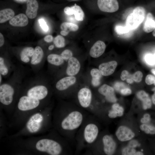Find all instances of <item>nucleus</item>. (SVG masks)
<instances>
[{
	"mask_svg": "<svg viewBox=\"0 0 155 155\" xmlns=\"http://www.w3.org/2000/svg\"><path fill=\"white\" fill-rule=\"evenodd\" d=\"M106 48V45L104 42L100 40H98L90 48L89 55L93 58H98L104 53Z\"/></svg>",
	"mask_w": 155,
	"mask_h": 155,
	"instance_id": "aec40b11",
	"label": "nucleus"
},
{
	"mask_svg": "<svg viewBox=\"0 0 155 155\" xmlns=\"http://www.w3.org/2000/svg\"><path fill=\"white\" fill-rule=\"evenodd\" d=\"M64 11L67 15L74 14L75 19L79 21H82L84 16V12L81 8L78 5H75L71 7H65Z\"/></svg>",
	"mask_w": 155,
	"mask_h": 155,
	"instance_id": "4be33fe9",
	"label": "nucleus"
},
{
	"mask_svg": "<svg viewBox=\"0 0 155 155\" xmlns=\"http://www.w3.org/2000/svg\"><path fill=\"white\" fill-rule=\"evenodd\" d=\"M115 30L117 34L121 35L128 32L130 29L127 26H116Z\"/></svg>",
	"mask_w": 155,
	"mask_h": 155,
	"instance_id": "c9c22d12",
	"label": "nucleus"
},
{
	"mask_svg": "<svg viewBox=\"0 0 155 155\" xmlns=\"http://www.w3.org/2000/svg\"><path fill=\"white\" fill-rule=\"evenodd\" d=\"M154 85H155V81H154Z\"/></svg>",
	"mask_w": 155,
	"mask_h": 155,
	"instance_id": "4d7b16f0",
	"label": "nucleus"
},
{
	"mask_svg": "<svg viewBox=\"0 0 155 155\" xmlns=\"http://www.w3.org/2000/svg\"><path fill=\"white\" fill-rule=\"evenodd\" d=\"M84 61L75 56L71 57L65 66L54 75L55 79L65 76L80 75Z\"/></svg>",
	"mask_w": 155,
	"mask_h": 155,
	"instance_id": "39448f33",
	"label": "nucleus"
},
{
	"mask_svg": "<svg viewBox=\"0 0 155 155\" xmlns=\"http://www.w3.org/2000/svg\"><path fill=\"white\" fill-rule=\"evenodd\" d=\"M4 37L2 34L0 33V46L2 47L4 44Z\"/></svg>",
	"mask_w": 155,
	"mask_h": 155,
	"instance_id": "a18cd8bd",
	"label": "nucleus"
},
{
	"mask_svg": "<svg viewBox=\"0 0 155 155\" xmlns=\"http://www.w3.org/2000/svg\"><path fill=\"white\" fill-rule=\"evenodd\" d=\"M123 108L119 104L115 103L112 106L111 109L108 113V116L111 119H114L122 116L124 114Z\"/></svg>",
	"mask_w": 155,
	"mask_h": 155,
	"instance_id": "bb28decb",
	"label": "nucleus"
},
{
	"mask_svg": "<svg viewBox=\"0 0 155 155\" xmlns=\"http://www.w3.org/2000/svg\"><path fill=\"white\" fill-rule=\"evenodd\" d=\"M80 78L81 75L65 76L56 79L53 89L58 94L65 95L71 90L78 89L81 84Z\"/></svg>",
	"mask_w": 155,
	"mask_h": 155,
	"instance_id": "7ed1b4c3",
	"label": "nucleus"
},
{
	"mask_svg": "<svg viewBox=\"0 0 155 155\" xmlns=\"http://www.w3.org/2000/svg\"><path fill=\"white\" fill-rule=\"evenodd\" d=\"M3 78V76L0 74V84L2 83Z\"/></svg>",
	"mask_w": 155,
	"mask_h": 155,
	"instance_id": "864d4df0",
	"label": "nucleus"
},
{
	"mask_svg": "<svg viewBox=\"0 0 155 155\" xmlns=\"http://www.w3.org/2000/svg\"><path fill=\"white\" fill-rule=\"evenodd\" d=\"M155 80V77L152 75L149 74L146 77L145 82L146 84L150 85L154 84Z\"/></svg>",
	"mask_w": 155,
	"mask_h": 155,
	"instance_id": "a19ab883",
	"label": "nucleus"
},
{
	"mask_svg": "<svg viewBox=\"0 0 155 155\" xmlns=\"http://www.w3.org/2000/svg\"><path fill=\"white\" fill-rule=\"evenodd\" d=\"M53 42L55 46L59 48H63L65 45L64 38L62 36L59 35L55 37Z\"/></svg>",
	"mask_w": 155,
	"mask_h": 155,
	"instance_id": "2f4dec72",
	"label": "nucleus"
},
{
	"mask_svg": "<svg viewBox=\"0 0 155 155\" xmlns=\"http://www.w3.org/2000/svg\"><path fill=\"white\" fill-rule=\"evenodd\" d=\"M45 115L42 113H34L29 117L25 125L24 130L28 133L34 134L39 132L45 122Z\"/></svg>",
	"mask_w": 155,
	"mask_h": 155,
	"instance_id": "6e6552de",
	"label": "nucleus"
},
{
	"mask_svg": "<svg viewBox=\"0 0 155 155\" xmlns=\"http://www.w3.org/2000/svg\"><path fill=\"white\" fill-rule=\"evenodd\" d=\"M138 99L142 102L143 109L144 110L150 108L152 106V101L148 94L145 91L141 90L137 94Z\"/></svg>",
	"mask_w": 155,
	"mask_h": 155,
	"instance_id": "a878e982",
	"label": "nucleus"
},
{
	"mask_svg": "<svg viewBox=\"0 0 155 155\" xmlns=\"http://www.w3.org/2000/svg\"><path fill=\"white\" fill-rule=\"evenodd\" d=\"M61 28L63 30L68 32L69 31H76L79 29L78 26L71 23L65 22L62 23L61 25Z\"/></svg>",
	"mask_w": 155,
	"mask_h": 155,
	"instance_id": "c756f323",
	"label": "nucleus"
},
{
	"mask_svg": "<svg viewBox=\"0 0 155 155\" xmlns=\"http://www.w3.org/2000/svg\"><path fill=\"white\" fill-rule=\"evenodd\" d=\"M86 83L81 84L77 89V98L80 106L87 108L91 105L93 100V94L90 88Z\"/></svg>",
	"mask_w": 155,
	"mask_h": 155,
	"instance_id": "1a4fd4ad",
	"label": "nucleus"
},
{
	"mask_svg": "<svg viewBox=\"0 0 155 155\" xmlns=\"http://www.w3.org/2000/svg\"><path fill=\"white\" fill-rule=\"evenodd\" d=\"M152 34L153 36L155 37V29L153 30V31L152 33Z\"/></svg>",
	"mask_w": 155,
	"mask_h": 155,
	"instance_id": "6e6d98bb",
	"label": "nucleus"
},
{
	"mask_svg": "<svg viewBox=\"0 0 155 155\" xmlns=\"http://www.w3.org/2000/svg\"><path fill=\"white\" fill-rule=\"evenodd\" d=\"M18 3H22L26 2L28 0H14Z\"/></svg>",
	"mask_w": 155,
	"mask_h": 155,
	"instance_id": "3c124183",
	"label": "nucleus"
},
{
	"mask_svg": "<svg viewBox=\"0 0 155 155\" xmlns=\"http://www.w3.org/2000/svg\"><path fill=\"white\" fill-rule=\"evenodd\" d=\"M24 89L20 93L43 101L49 97L53 90L47 80L41 77L32 80Z\"/></svg>",
	"mask_w": 155,
	"mask_h": 155,
	"instance_id": "f03ea898",
	"label": "nucleus"
},
{
	"mask_svg": "<svg viewBox=\"0 0 155 155\" xmlns=\"http://www.w3.org/2000/svg\"><path fill=\"white\" fill-rule=\"evenodd\" d=\"M151 120L150 115L148 113L145 114L140 119V122L142 124H147L149 123Z\"/></svg>",
	"mask_w": 155,
	"mask_h": 155,
	"instance_id": "ea45409f",
	"label": "nucleus"
},
{
	"mask_svg": "<svg viewBox=\"0 0 155 155\" xmlns=\"http://www.w3.org/2000/svg\"><path fill=\"white\" fill-rule=\"evenodd\" d=\"M21 93L16 102L17 108L21 111L26 112L36 110L40 107L44 102Z\"/></svg>",
	"mask_w": 155,
	"mask_h": 155,
	"instance_id": "0eeeda50",
	"label": "nucleus"
},
{
	"mask_svg": "<svg viewBox=\"0 0 155 155\" xmlns=\"http://www.w3.org/2000/svg\"><path fill=\"white\" fill-rule=\"evenodd\" d=\"M60 55L66 62L69 58L74 56L73 52L68 49L64 50Z\"/></svg>",
	"mask_w": 155,
	"mask_h": 155,
	"instance_id": "473e14b6",
	"label": "nucleus"
},
{
	"mask_svg": "<svg viewBox=\"0 0 155 155\" xmlns=\"http://www.w3.org/2000/svg\"><path fill=\"white\" fill-rule=\"evenodd\" d=\"M144 58L146 62L148 65H153L155 64V57L154 55L151 54H147L145 55Z\"/></svg>",
	"mask_w": 155,
	"mask_h": 155,
	"instance_id": "f704fd0d",
	"label": "nucleus"
},
{
	"mask_svg": "<svg viewBox=\"0 0 155 155\" xmlns=\"http://www.w3.org/2000/svg\"><path fill=\"white\" fill-rule=\"evenodd\" d=\"M136 152V150L134 148L129 146L123 149L122 154V155H134Z\"/></svg>",
	"mask_w": 155,
	"mask_h": 155,
	"instance_id": "72a5a7b5",
	"label": "nucleus"
},
{
	"mask_svg": "<svg viewBox=\"0 0 155 155\" xmlns=\"http://www.w3.org/2000/svg\"><path fill=\"white\" fill-rule=\"evenodd\" d=\"M89 83L93 88L98 87L101 84L102 75L98 68H92L89 71Z\"/></svg>",
	"mask_w": 155,
	"mask_h": 155,
	"instance_id": "412c9836",
	"label": "nucleus"
},
{
	"mask_svg": "<svg viewBox=\"0 0 155 155\" xmlns=\"http://www.w3.org/2000/svg\"><path fill=\"white\" fill-rule=\"evenodd\" d=\"M124 85L122 83H116L114 86V87L115 89L117 91L119 90H121V88H123Z\"/></svg>",
	"mask_w": 155,
	"mask_h": 155,
	"instance_id": "37998d69",
	"label": "nucleus"
},
{
	"mask_svg": "<svg viewBox=\"0 0 155 155\" xmlns=\"http://www.w3.org/2000/svg\"><path fill=\"white\" fill-rule=\"evenodd\" d=\"M103 150L107 155H113L115 151L117 145L115 140L110 135H105L102 137Z\"/></svg>",
	"mask_w": 155,
	"mask_h": 155,
	"instance_id": "f3484780",
	"label": "nucleus"
},
{
	"mask_svg": "<svg viewBox=\"0 0 155 155\" xmlns=\"http://www.w3.org/2000/svg\"><path fill=\"white\" fill-rule=\"evenodd\" d=\"M115 135L117 139L121 142L130 140L135 136L134 133L131 129L124 125H121L118 127Z\"/></svg>",
	"mask_w": 155,
	"mask_h": 155,
	"instance_id": "2eb2a0df",
	"label": "nucleus"
},
{
	"mask_svg": "<svg viewBox=\"0 0 155 155\" xmlns=\"http://www.w3.org/2000/svg\"><path fill=\"white\" fill-rule=\"evenodd\" d=\"M127 82L129 84H132L134 81L132 79L129 78L126 80Z\"/></svg>",
	"mask_w": 155,
	"mask_h": 155,
	"instance_id": "09e8293b",
	"label": "nucleus"
},
{
	"mask_svg": "<svg viewBox=\"0 0 155 155\" xmlns=\"http://www.w3.org/2000/svg\"><path fill=\"white\" fill-rule=\"evenodd\" d=\"M34 148L38 152L50 155H59L63 151V147L58 142L49 138H42L35 143Z\"/></svg>",
	"mask_w": 155,
	"mask_h": 155,
	"instance_id": "423d86ee",
	"label": "nucleus"
},
{
	"mask_svg": "<svg viewBox=\"0 0 155 155\" xmlns=\"http://www.w3.org/2000/svg\"><path fill=\"white\" fill-rule=\"evenodd\" d=\"M131 90L128 88H123L120 90L121 94L124 95H130L131 94Z\"/></svg>",
	"mask_w": 155,
	"mask_h": 155,
	"instance_id": "79ce46f5",
	"label": "nucleus"
},
{
	"mask_svg": "<svg viewBox=\"0 0 155 155\" xmlns=\"http://www.w3.org/2000/svg\"><path fill=\"white\" fill-rule=\"evenodd\" d=\"M152 72L155 75V69H153L151 70Z\"/></svg>",
	"mask_w": 155,
	"mask_h": 155,
	"instance_id": "5fc2aeb1",
	"label": "nucleus"
},
{
	"mask_svg": "<svg viewBox=\"0 0 155 155\" xmlns=\"http://www.w3.org/2000/svg\"><path fill=\"white\" fill-rule=\"evenodd\" d=\"M155 29V20L152 14L149 13L147 14L146 20L143 26V30L146 33H149Z\"/></svg>",
	"mask_w": 155,
	"mask_h": 155,
	"instance_id": "cd10ccee",
	"label": "nucleus"
},
{
	"mask_svg": "<svg viewBox=\"0 0 155 155\" xmlns=\"http://www.w3.org/2000/svg\"><path fill=\"white\" fill-rule=\"evenodd\" d=\"M16 67L10 59L0 56V74L3 78L8 77L13 72Z\"/></svg>",
	"mask_w": 155,
	"mask_h": 155,
	"instance_id": "4468645a",
	"label": "nucleus"
},
{
	"mask_svg": "<svg viewBox=\"0 0 155 155\" xmlns=\"http://www.w3.org/2000/svg\"><path fill=\"white\" fill-rule=\"evenodd\" d=\"M144 154V153L142 152L138 151L136 152L134 155H142Z\"/></svg>",
	"mask_w": 155,
	"mask_h": 155,
	"instance_id": "8fccbe9b",
	"label": "nucleus"
},
{
	"mask_svg": "<svg viewBox=\"0 0 155 155\" xmlns=\"http://www.w3.org/2000/svg\"><path fill=\"white\" fill-rule=\"evenodd\" d=\"M28 22L27 17L23 13H20L13 17L9 21V24L13 26L24 27Z\"/></svg>",
	"mask_w": 155,
	"mask_h": 155,
	"instance_id": "393cba45",
	"label": "nucleus"
},
{
	"mask_svg": "<svg viewBox=\"0 0 155 155\" xmlns=\"http://www.w3.org/2000/svg\"><path fill=\"white\" fill-rule=\"evenodd\" d=\"M98 92L100 94L105 97L106 100L111 103H115L117 101L114 89L106 84H104L100 86Z\"/></svg>",
	"mask_w": 155,
	"mask_h": 155,
	"instance_id": "a211bd4d",
	"label": "nucleus"
},
{
	"mask_svg": "<svg viewBox=\"0 0 155 155\" xmlns=\"http://www.w3.org/2000/svg\"><path fill=\"white\" fill-rule=\"evenodd\" d=\"M49 69L54 75L62 68L66 63L60 54L56 53L49 54L46 57Z\"/></svg>",
	"mask_w": 155,
	"mask_h": 155,
	"instance_id": "f8f14e48",
	"label": "nucleus"
},
{
	"mask_svg": "<svg viewBox=\"0 0 155 155\" xmlns=\"http://www.w3.org/2000/svg\"><path fill=\"white\" fill-rule=\"evenodd\" d=\"M154 57H155V54H154Z\"/></svg>",
	"mask_w": 155,
	"mask_h": 155,
	"instance_id": "13d9d810",
	"label": "nucleus"
},
{
	"mask_svg": "<svg viewBox=\"0 0 155 155\" xmlns=\"http://www.w3.org/2000/svg\"><path fill=\"white\" fill-rule=\"evenodd\" d=\"M97 5L100 9L105 12H114L119 8L117 0H98Z\"/></svg>",
	"mask_w": 155,
	"mask_h": 155,
	"instance_id": "dca6fc26",
	"label": "nucleus"
},
{
	"mask_svg": "<svg viewBox=\"0 0 155 155\" xmlns=\"http://www.w3.org/2000/svg\"><path fill=\"white\" fill-rule=\"evenodd\" d=\"M44 53L42 48L39 46L34 48L30 64L34 72H38L42 67L44 62Z\"/></svg>",
	"mask_w": 155,
	"mask_h": 155,
	"instance_id": "9b49d317",
	"label": "nucleus"
},
{
	"mask_svg": "<svg viewBox=\"0 0 155 155\" xmlns=\"http://www.w3.org/2000/svg\"><path fill=\"white\" fill-rule=\"evenodd\" d=\"M141 130L147 134L154 135L155 134V127L147 124H142L140 126Z\"/></svg>",
	"mask_w": 155,
	"mask_h": 155,
	"instance_id": "7c9ffc66",
	"label": "nucleus"
},
{
	"mask_svg": "<svg viewBox=\"0 0 155 155\" xmlns=\"http://www.w3.org/2000/svg\"><path fill=\"white\" fill-rule=\"evenodd\" d=\"M34 49L31 47H26L23 49L19 54L20 61L24 64H30Z\"/></svg>",
	"mask_w": 155,
	"mask_h": 155,
	"instance_id": "5701e85b",
	"label": "nucleus"
},
{
	"mask_svg": "<svg viewBox=\"0 0 155 155\" xmlns=\"http://www.w3.org/2000/svg\"><path fill=\"white\" fill-rule=\"evenodd\" d=\"M117 65V61H111L100 63L98 66V69L102 76H107L114 72Z\"/></svg>",
	"mask_w": 155,
	"mask_h": 155,
	"instance_id": "6ab92c4d",
	"label": "nucleus"
},
{
	"mask_svg": "<svg viewBox=\"0 0 155 155\" xmlns=\"http://www.w3.org/2000/svg\"><path fill=\"white\" fill-rule=\"evenodd\" d=\"M15 14L14 11L9 8L1 10L0 11V23H3L9 20H11Z\"/></svg>",
	"mask_w": 155,
	"mask_h": 155,
	"instance_id": "c85d7f7f",
	"label": "nucleus"
},
{
	"mask_svg": "<svg viewBox=\"0 0 155 155\" xmlns=\"http://www.w3.org/2000/svg\"><path fill=\"white\" fill-rule=\"evenodd\" d=\"M99 133V129L95 123H91L85 127L83 133L84 140L88 144H91L95 141Z\"/></svg>",
	"mask_w": 155,
	"mask_h": 155,
	"instance_id": "ddd939ff",
	"label": "nucleus"
},
{
	"mask_svg": "<svg viewBox=\"0 0 155 155\" xmlns=\"http://www.w3.org/2000/svg\"><path fill=\"white\" fill-rule=\"evenodd\" d=\"M26 74L21 65L16 66L9 79L0 85V102L6 108L10 107L17 102L22 87Z\"/></svg>",
	"mask_w": 155,
	"mask_h": 155,
	"instance_id": "f257e3e1",
	"label": "nucleus"
},
{
	"mask_svg": "<svg viewBox=\"0 0 155 155\" xmlns=\"http://www.w3.org/2000/svg\"><path fill=\"white\" fill-rule=\"evenodd\" d=\"M121 78L122 80H124L127 79H132V75L130 74L127 70H123L121 73Z\"/></svg>",
	"mask_w": 155,
	"mask_h": 155,
	"instance_id": "4c0bfd02",
	"label": "nucleus"
},
{
	"mask_svg": "<svg viewBox=\"0 0 155 155\" xmlns=\"http://www.w3.org/2000/svg\"><path fill=\"white\" fill-rule=\"evenodd\" d=\"M69 32L62 30L61 31L60 33L61 35L65 36L68 34Z\"/></svg>",
	"mask_w": 155,
	"mask_h": 155,
	"instance_id": "de8ad7c7",
	"label": "nucleus"
},
{
	"mask_svg": "<svg viewBox=\"0 0 155 155\" xmlns=\"http://www.w3.org/2000/svg\"><path fill=\"white\" fill-rule=\"evenodd\" d=\"M54 48V45H50L48 47V49L49 50H52Z\"/></svg>",
	"mask_w": 155,
	"mask_h": 155,
	"instance_id": "603ef678",
	"label": "nucleus"
},
{
	"mask_svg": "<svg viewBox=\"0 0 155 155\" xmlns=\"http://www.w3.org/2000/svg\"><path fill=\"white\" fill-rule=\"evenodd\" d=\"M142 77V73L140 71H137L132 75V79L134 81L137 82H140L141 81Z\"/></svg>",
	"mask_w": 155,
	"mask_h": 155,
	"instance_id": "e433bc0d",
	"label": "nucleus"
},
{
	"mask_svg": "<svg viewBox=\"0 0 155 155\" xmlns=\"http://www.w3.org/2000/svg\"><path fill=\"white\" fill-rule=\"evenodd\" d=\"M145 14V10L143 7H136L127 17L126 21V26L131 30L137 28L144 20Z\"/></svg>",
	"mask_w": 155,
	"mask_h": 155,
	"instance_id": "9d476101",
	"label": "nucleus"
},
{
	"mask_svg": "<svg viewBox=\"0 0 155 155\" xmlns=\"http://www.w3.org/2000/svg\"><path fill=\"white\" fill-rule=\"evenodd\" d=\"M152 90L154 92V93L152 96V100L153 103L155 105V87L152 89Z\"/></svg>",
	"mask_w": 155,
	"mask_h": 155,
	"instance_id": "49530a36",
	"label": "nucleus"
},
{
	"mask_svg": "<svg viewBox=\"0 0 155 155\" xmlns=\"http://www.w3.org/2000/svg\"><path fill=\"white\" fill-rule=\"evenodd\" d=\"M38 22L42 29L45 32H47L49 30V27L44 20L42 18L38 20Z\"/></svg>",
	"mask_w": 155,
	"mask_h": 155,
	"instance_id": "58836bf2",
	"label": "nucleus"
},
{
	"mask_svg": "<svg viewBox=\"0 0 155 155\" xmlns=\"http://www.w3.org/2000/svg\"><path fill=\"white\" fill-rule=\"evenodd\" d=\"M44 40L47 42H51L53 40V37L51 35H47L44 38Z\"/></svg>",
	"mask_w": 155,
	"mask_h": 155,
	"instance_id": "c03bdc74",
	"label": "nucleus"
},
{
	"mask_svg": "<svg viewBox=\"0 0 155 155\" xmlns=\"http://www.w3.org/2000/svg\"><path fill=\"white\" fill-rule=\"evenodd\" d=\"M38 5L36 0H28L26 13L30 19H33L37 16Z\"/></svg>",
	"mask_w": 155,
	"mask_h": 155,
	"instance_id": "b1692460",
	"label": "nucleus"
},
{
	"mask_svg": "<svg viewBox=\"0 0 155 155\" xmlns=\"http://www.w3.org/2000/svg\"><path fill=\"white\" fill-rule=\"evenodd\" d=\"M84 118L83 115L80 111L72 110L61 119L59 124L60 128L64 131H74L81 125Z\"/></svg>",
	"mask_w": 155,
	"mask_h": 155,
	"instance_id": "20e7f679",
	"label": "nucleus"
}]
</instances>
